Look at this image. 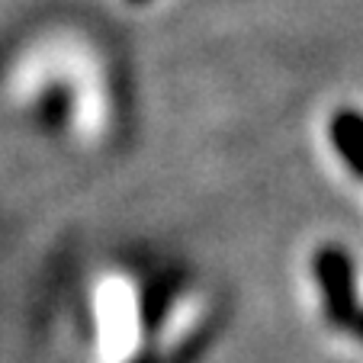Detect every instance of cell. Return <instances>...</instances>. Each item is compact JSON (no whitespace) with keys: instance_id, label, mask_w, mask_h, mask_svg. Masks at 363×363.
Masks as SVG:
<instances>
[{"instance_id":"7a4b0ae2","label":"cell","mask_w":363,"mask_h":363,"mask_svg":"<svg viewBox=\"0 0 363 363\" xmlns=\"http://www.w3.org/2000/svg\"><path fill=\"white\" fill-rule=\"evenodd\" d=\"M315 270L328 312L335 318H350L354 315V270H350V261L337 247H325L315 257Z\"/></svg>"},{"instance_id":"3957f363","label":"cell","mask_w":363,"mask_h":363,"mask_svg":"<svg viewBox=\"0 0 363 363\" xmlns=\"http://www.w3.org/2000/svg\"><path fill=\"white\" fill-rule=\"evenodd\" d=\"M331 135H335V145L344 155V161L363 177V116L354 110L335 113V119H331Z\"/></svg>"},{"instance_id":"6da1fadb","label":"cell","mask_w":363,"mask_h":363,"mask_svg":"<svg viewBox=\"0 0 363 363\" xmlns=\"http://www.w3.org/2000/svg\"><path fill=\"white\" fill-rule=\"evenodd\" d=\"M138 344L135 289L123 277H106L96 286V354L100 363H129Z\"/></svg>"},{"instance_id":"277c9868","label":"cell","mask_w":363,"mask_h":363,"mask_svg":"<svg viewBox=\"0 0 363 363\" xmlns=\"http://www.w3.org/2000/svg\"><path fill=\"white\" fill-rule=\"evenodd\" d=\"M357 328H360V331H363V318H360V322H357Z\"/></svg>"}]
</instances>
